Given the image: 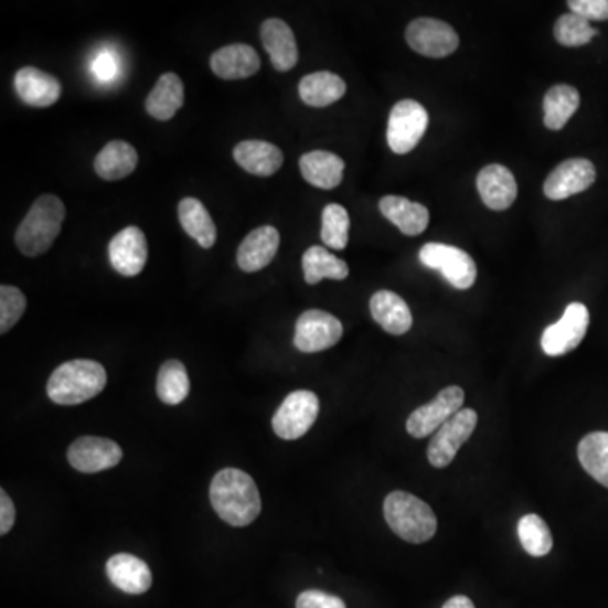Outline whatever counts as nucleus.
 <instances>
[{"label":"nucleus","mask_w":608,"mask_h":608,"mask_svg":"<svg viewBox=\"0 0 608 608\" xmlns=\"http://www.w3.org/2000/svg\"><path fill=\"white\" fill-rule=\"evenodd\" d=\"M302 178L321 190H333L343 180L345 162L340 156L328 151H311L299 159Z\"/></svg>","instance_id":"obj_25"},{"label":"nucleus","mask_w":608,"mask_h":608,"mask_svg":"<svg viewBox=\"0 0 608 608\" xmlns=\"http://www.w3.org/2000/svg\"><path fill=\"white\" fill-rule=\"evenodd\" d=\"M107 576L124 594L141 595L151 588L152 573L142 559L127 553L113 556L107 562Z\"/></svg>","instance_id":"obj_21"},{"label":"nucleus","mask_w":608,"mask_h":608,"mask_svg":"<svg viewBox=\"0 0 608 608\" xmlns=\"http://www.w3.org/2000/svg\"><path fill=\"white\" fill-rule=\"evenodd\" d=\"M372 318L391 335H404L413 327V314L406 301L396 292H375L371 298Z\"/></svg>","instance_id":"obj_24"},{"label":"nucleus","mask_w":608,"mask_h":608,"mask_svg":"<svg viewBox=\"0 0 608 608\" xmlns=\"http://www.w3.org/2000/svg\"><path fill=\"white\" fill-rule=\"evenodd\" d=\"M281 235L273 225H264L250 232L237 250V264L244 273H257L273 263L278 254Z\"/></svg>","instance_id":"obj_16"},{"label":"nucleus","mask_w":608,"mask_h":608,"mask_svg":"<svg viewBox=\"0 0 608 608\" xmlns=\"http://www.w3.org/2000/svg\"><path fill=\"white\" fill-rule=\"evenodd\" d=\"M384 518L391 530L407 543H426L438 530V519L433 509L419 497L401 490L385 497Z\"/></svg>","instance_id":"obj_4"},{"label":"nucleus","mask_w":608,"mask_h":608,"mask_svg":"<svg viewBox=\"0 0 608 608\" xmlns=\"http://www.w3.org/2000/svg\"><path fill=\"white\" fill-rule=\"evenodd\" d=\"M120 70V60L113 50H102L92 62V73L102 83H110L117 78Z\"/></svg>","instance_id":"obj_38"},{"label":"nucleus","mask_w":608,"mask_h":608,"mask_svg":"<svg viewBox=\"0 0 608 608\" xmlns=\"http://www.w3.org/2000/svg\"><path fill=\"white\" fill-rule=\"evenodd\" d=\"M346 94V83L331 72H317L299 82V97L310 107H328Z\"/></svg>","instance_id":"obj_28"},{"label":"nucleus","mask_w":608,"mask_h":608,"mask_svg":"<svg viewBox=\"0 0 608 608\" xmlns=\"http://www.w3.org/2000/svg\"><path fill=\"white\" fill-rule=\"evenodd\" d=\"M210 501L218 518L235 527L248 526L263 509L256 482L238 468H224L213 477Z\"/></svg>","instance_id":"obj_1"},{"label":"nucleus","mask_w":608,"mask_h":608,"mask_svg":"<svg viewBox=\"0 0 608 608\" xmlns=\"http://www.w3.org/2000/svg\"><path fill=\"white\" fill-rule=\"evenodd\" d=\"M597 34L598 31L587 19L579 18L573 12L563 14L555 24L556 41L566 47L584 46V44L590 43Z\"/></svg>","instance_id":"obj_36"},{"label":"nucleus","mask_w":608,"mask_h":608,"mask_svg":"<svg viewBox=\"0 0 608 608\" xmlns=\"http://www.w3.org/2000/svg\"><path fill=\"white\" fill-rule=\"evenodd\" d=\"M260 40L270 56V63L278 72L286 73L295 68L299 53L295 33L281 19H267L260 25Z\"/></svg>","instance_id":"obj_17"},{"label":"nucleus","mask_w":608,"mask_h":608,"mask_svg":"<svg viewBox=\"0 0 608 608\" xmlns=\"http://www.w3.org/2000/svg\"><path fill=\"white\" fill-rule=\"evenodd\" d=\"M107 385V372L104 365L95 361L65 362L51 374L46 393L53 403L62 406H75L94 399Z\"/></svg>","instance_id":"obj_2"},{"label":"nucleus","mask_w":608,"mask_h":608,"mask_svg":"<svg viewBox=\"0 0 608 608\" xmlns=\"http://www.w3.org/2000/svg\"><path fill=\"white\" fill-rule=\"evenodd\" d=\"M590 324V313L582 302H572L558 323L551 324L544 330L541 346L550 356H562L575 350L584 342Z\"/></svg>","instance_id":"obj_11"},{"label":"nucleus","mask_w":608,"mask_h":608,"mask_svg":"<svg viewBox=\"0 0 608 608\" xmlns=\"http://www.w3.org/2000/svg\"><path fill=\"white\" fill-rule=\"evenodd\" d=\"M320 413V399L311 391H295L282 401L273 418V429L286 441L301 438L310 431Z\"/></svg>","instance_id":"obj_7"},{"label":"nucleus","mask_w":608,"mask_h":608,"mask_svg":"<svg viewBox=\"0 0 608 608\" xmlns=\"http://www.w3.org/2000/svg\"><path fill=\"white\" fill-rule=\"evenodd\" d=\"M378 209L404 235L416 237L428 228L429 212L422 203L410 202L404 196L387 195L378 202Z\"/></svg>","instance_id":"obj_23"},{"label":"nucleus","mask_w":608,"mask_h":608,"mask_svg":"<svg viewBox=\"0 0 608 608\" xmlns=\"http://www.w3.org/2000/svg\"><path fill=\"white\" fill-rule=\"evenodd\" d=\"M108 257L114 269L124 278L141 274L148 263V242L139 227L120 231L108 245Z\"/></svg>","instance_id":"obj_15"},{"label":"nucleus","mask_w":608,"mask_h":608,"mask_svg":"<svg viewBox=\"0 0 608 608\" xmlns=\"http://www.w3.org/2000/svg\"><path fill=\"white\" fill-rule=\"evenodd\" d=\"M441 608H476V605L465 595H457V597L450 598Z\"/></svg>","instance_id":"obj_42"},{"label":"nucleus","mask_w":608,"mask_h":608,"mask_svg":"<svg viewBox=\"0 0 608 608\" xmlns=\"http://www.w3.org/2000/svg\"><path fill=\"white\" fill-rule=\"evenodd\" d=\"M429 126L428 110L416 100H401L391 110L387 145L396 154L416 149Z\"/></svg>","instance_id":"obj_6"},{"label":"nucleus","mask_w":608,"mask_h":608,"mask_svg":"<svg viewBox=\"0 0 608 608\" xmlns=\"http://www.w3.org/2000/svg\"><path fill=\"white\" fill-rule=\"evenodd\" d=\"M234 159L247 173L267 178L281 170L285 154L278 146L270 142L242 141L235 146Z\"/></svg>","instance_id":"obj_22"},{"label":"nucleus","mask_w":608,"mask_h":608,"mask_svg":"<svg viewBox=\"0 0 608 608\" xmlns=\"http://www.w3.org/2000/svg\"><path fill=\"white\" fill-rule=\"evenodd\" d=\"M479 414L461 409L433 435L428 447V460L435 468H445L457 457L461 445L476 431Z\"/></svg>","instance_id":"obj_8"},{"label":"nucleus","mask_w":608,"mask_h":608,"mask_svg":"<svg viewBox=\"0 0 608 608\" xmlns=\"http://www.w3.org/2000/svg\"><path fill=\"white\" fill-rule=\"evenodd\" d=\"M25 307L28 301L21 289L6 285L0 288V333L2 335L21 320Z\"/></svg>","instance_id":"obj_37"},{"label":"nucleus","mask_w":608,"mask_h":608,"mask_svg":"<svg viewBox=\"0 0 608 608\" xmlns=\"http://www.w3.org/2000/svg\"><path fill=\"white\" fill-rule=\"evenodd\" d=\"M406 41L410 50L428 58H445L460 46L457 31L447 22L431 18L410 22L406 30Z\"/></svg>","instance_id":"obj_9"},{"label":"nucleus","mask_w":608,"mask_h":608,"mask_svg":"<svg viewBox=\"0 0 608 608\" xmlns=\"http://www.w3.org/2000/svg\"><path fill=\"white\" fill-rule=\"evenodd\" d=\"M343 335L339 318L321 310H308L296 321L295 346L299 352L317 353L337 345Z\"/></svg>","instance_id":"obj_12"},{"label":"nucleus","mask_w":608,"mask_h":608,"mask_svg":"<svg viewBox=\"0 0 608 608\" xmlns=\"http://www.w3.org/2000/svg\"><path fill=\"white\" fill-rule=\"evenodd\" d=\"M14 87L19 98L31 107H51L62 97V83L58 78L34 66L19 70Z\"/></svg>","instance_id":"obj_18"},{"label":"nucleus","mask_w":608,"mask_h":608,"mask_svg":"<svg viewBox=\"0 0 608 608\" xmlns=\"http://www.w3.org/2000/svg\"><path fill=\"white\" fill-rule=\"evenodd\" d=\"M477 188L482 202L495 212L508 210L518 199V181L505 166H486L477 177Z\"/></svg>","instance_id":"obj_19"},{"label":"nucleus","mask_w":608,"mask_h":608,"mask_svg":"<svg viewBox=\"0 0 608 608\" xmlns=\"http://www.w3.org/2000/svg\"><path fill=\"white\" fill-rule=\"evenodd\" d=\"M350 216L339 203L324 206L321 215V241L333 250H343L349 245Z\"/></svg>","instance_id":"obj_34"},{"label":"nucleus","mask_w":608,"mask_h":608,"mask_svg":"<svg viewBox=\"0 0 608 608\" xmlns=\"http://www.w3.org/2000/svg\"><path fill=\"white\" fill-rule=\"evenodd\" d=\"M159 399L168 406L183 403L190 394V377L180 361H166L159 369L156 384Z\"/></svg>","instance_id":"obj_33"},{"label":"nucleus","mask_w":608,"mask_h":608,"mask_svg":"<svg viewBox=\"0 0 608 608\" xmlns=\"http://www.w3.org/2000/svg\"><path fill=\"white\" fill-rule=\"evenodd\" d=\"M178 216L183 231L199 242L200 247L212 248L216 242V227L209 210L200 200L183 199L178 205Z\"/></svg>","instance_id":"obj_30"},{"label":"nucleus","mask_w":608,"mask_h":608,"mask_svg":"<svg viewBox=\"0 0 608 608\" xmlns=\"http://www.w3.org/2000/svg\"><path fill=\"white\" fill-rule=\"evenodd\" d=\"M137 161L139 156L129 142H108L95 158V173L105 181H119L134 173Z\"/></svg>","instance_id":"obj_27"},{"label":"nucleus","mask_w":608,"mask_h":608,"mask_svg":"<svg viewBox=\"0 0 608 608\" xmlns=\"http://www.w3.org/2000/svg\"><path fill=\"white\" fill-rule=\"evenodd\" d=\"M419 260L423 266L444 274V278L454 288L463 291V289L472 288L476 285V260L455 245L438 244V242L423 245L419 250Z\"/></svg>","instance_id":"obj_5"},{"label":"nucleus","mask_w":608,"mask_h":608,"mask_svg":"<svg viewBox=\"0 0 608 608\" xmlns=\"http://www.w3.org/2000/svg\"><path fill=\"white\" fill-rule=\"evenodd\" d=\"M302 273H305V281L313 286L323 279L343 281L349 278L350 270L345 260L333 256L330 250L320 245H313L302 254Z\"/></svg>","instance_id":"obj_29"},{"label":"nucleus","mask_w":608,"mask_h":608,"mask_svg":"<svg viewBox=\"0 0 608 608\" xmlns=\"http://www.w3.org/2000/svg\"><path fill=\"white\" fill-rule=\"evenodd\" d=\"M184 104V87L177 73H164L146 98V110L156 120H171Z\"/></svg>","instance_id":"obj_26"},{"label":"nucleus","mask_w":608,"mask_h":608,"mask_svg":"<svg viewBox=\"0 0 608 608\" xmlns=\"http://www.w3.org/2000/svg\"><path fill=\"white\" fill-rule=\"evenodd\" d=\"M519 540L531 556H546L553 550V536L543 518L527 514L519 521Z\"/></svg>","instance_id":"obj_35"},{"label":"nucleus","mask_w":608,"mask_h":608,"mask_svg":"<svg viewBox=\"0 0 608 608\" xmlns=\"http://www.w3.org/2000/svg\"><path fill=\"white\" fill-rule=\"evenodd\" d=\"M582 467L608 489V433L595 431L585 436L578 445Z\"/></svg>","instance_id":"obj_32"},{"label":"nucleus","mask_w":608,"mask_h":608,"mask_svg":"<svg viewBox=\"0 0 608 608\" xmlns=\"http://www.w3.org/2000/svg\"><path fill=\"white\" fill-rule=\"evenodd\" d=\"M65 215V205L58 196L43 195L38 199L15 232L19 250L28 257L46 253L62 232Z\"/></svg>","instance_id":"obj_3"},{"label":"nucleus","mask_w":608,"mask_h":608,"mask_svg":"<svg viewBox=\"0 0 608 608\" xmlns=\"http://www.w3.org/2000/svg\"><path fill=\"white\" fill-rule=\"evenodd\" d=\"M122 448L113 439L83 436L68 450V461L82 473H97L114 468L122 460Z\"/></svg>","instance_id":"obj_13"},{"label":"nucleus","mask_w":608,"mask_h":608,"mask_svg":"<svg viewBox=\"0 0 608 608\" xmlns=\"http://www.w3.org/2000/svg\"><path fill=\"white\" fill-rule=\"evenodd\" d=\"M15 508L6 490H0V534L6 536L14 526Z\"/></svg>","instance_id":"obj_41"},{"label":"nucleus","mask_w":608,"mask_h":608,"mask_svg":"<svg viewBox=\"0 0 608 608\" xmlns=\"http://www.w3.org/2000/svg\"><path fill=\"white\" fill-rule=\"evenodd\" d=\"M573 14L591 21H608V0H569Z\"/></svg>","instance_id":"obj_39"},{"label":"nucleus","mask_w":608,"mask_h":608,"mask_svg":"<svg viewBox=\"0 0 608 608\" xmlns=\"http://www.w3.org/2000/svg\"><path fill=\"white\" fill-rule=\"evenodd\" d=\"M296 608H346L345 601L335 595L320 590H307L299 595Z\"/></svg>","instance_id":"obj_40"},{"label":"nucleus","mask_w":608,"mask_h":608,"mask_svg":"<svg viewBox=\"0 0 608 608\" xmlns=\"http://www.w3.org/2000/svg\"><path fill=\"white\" fill-rule=\"evenodd\" d=\"M210 66L218 78L244 79L259 72L260 58L247 44H228L212 54Z\"/></svg>","instance_id":"obj_20"},{"label":"nucleus","mask_w":608,"mask_h":608,"mask_svg":"<svg viewBox=\"0 0 608 608\" xmlns=\"http://www.w3.org/2000/svg\"><path fill=\"white\" fill-rule=\"evenodd\" d=\"M544 126L562 130L579 107V94L569 85H555L544 95Z\"/></svg>","instance_id":"obj_31"},{"label":"nucleus","mask_w":608,"mask_h":608,"mask_svg":"<svg viewBox=\"0 0 608 608\" xmlns=\"http://www.w3.org/2000/svg\"><path fill=\"white\" fill-rule=\"evenodd\" d=\"M465 393L458 385L445 387L431 403L418 407L407 418L406 429L413 438L422 439L435 435L448 419L454 418L463 406Z\"/></svg>","instance_id":"obj_10"},{"label":"nucleus","mask_w":608,"mask_h":608,"mask_svg":"<svg viewBox=\"0 0 608 608\" xmlns=\"http://www.w3.org/2000/svg\"><path fill=\"white\" fill-rule=\"evenodd\" d=\"M595 178H597V171L594 162L584 158L568 159L556 166L555 171L546 178L544 195L555 202L569 199L588 190L595 183Z\"/></svg>","instance_id":"obj_14"}]
</instances>
